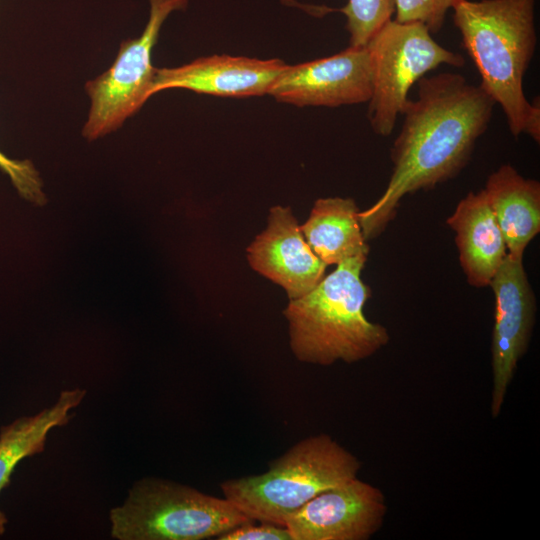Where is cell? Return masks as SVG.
Instances as JSON below:
<instances>
[{"label":"cell","instance_id":"15","mask_svg":"<svg viewBox=\"0 0 540 540\" xmlns=\"http://www.w3.org/2000/svg\"><path fill=\"white\" fill-rule=\"evenodd\" d=\"M359 212L352 198L316 200L300 229L313 252L326 265L368 255L369 246L362 232Z\"/></svg>","mask_w":540,"mask_h":540},{"label":"cell","instance_id":"13","mask_svg":"<svg viewBox=\"0 0 540 540\" xmlns=\"http://www.w3.org/2000/svg\"><path fill=\"white\" fill-rule=\"evenodd\" d=\"M446 223L455 233L467 282L476 288L489 286L508 252L484 190L462 198Z\"/></svg>","mask_w":540,"mask_h":540},{"label":"cell","instance_id":"12","mask_svg":"<svg viewBox=\"0 0 540 540\" xmlns=\"http://www.w3.org/2000/svg\"><path fill=\"white\" fill-rule=\"evenodd\" d=\"M287 66L280 59L212 55L180 67L156 68L151 94L184 88L216 96H261Z\"/></svg>","mask_w":540,"mask_h":540},{"label":"cell","instance_id":"14","mask_svg":"<svg viewBox=\"0 0 540 540\" xmlns=\"http://www.w3.org/2000/svg\"><path fill=\"white\" fill-rule=\"evenodd\" d=\"M483 190L508 254L523 257L528 244L540 231V183L503 164L489 175Z\"/></svg>","mask_w":540,"mask_h":540},{"label":"cell","instance_id":"5","mask_svg":"<svg viewBox=\"0 0 540 540\" xmlns=\"http://www.w3.org/2000/svg\"><path fill=\"white\" fill-rule=\"evenodd\" d=\"M110 519L111 535L120 540L217 538L252 521L225 497L154 478L136 482Z\"/></svg>","mask_w":540,"mask_h":540},{"label":"cell","instance_id":"8","mask_svg":"<svg viewBox=\"0 0 540 540\" xmlns=\"http://www.w3.org/2000/svg\"><path fill=\"white\" fill-rule=\"evenodd\" d=\"M489 286L495 298L490 410L492 417L497 418L518 362L530 342L535 324L536 298L523 265V257L508 253Z\"/></svg>","mask_w":540,"mask_h":540},{"label":"cell","instance_id":"11","mask_svg":"<svg viewBox=\"0 0 540 540\" xmlns=\"http://www.w3.org/2000/svg\"><path fill=\"white\" fill-rule=\"evenodd\" d=\"M254 270L282 286L290 300L310 292L326 264L313 252L290 208L270 209L267 228L247 248Z\"/></svg>","mask_w":540,"mask_h":540},{"label":"cell","instance_id":"9","mask_svg":"<svg viewBox=\"0 0 540 540\" xmlns=\"http://www.w3.org/2000/svg\"><path fill=\"white\" fill-rule=\"evenodd\" d=\"M386 513L384 493L356 477L309 500L285 527L292 540H367L380 530Z\"/></svg>","mask_w":540,"mask_h":540},{"label":"cell","instance_id":"19","mask_svg":"<svg viewBox=\"0 0 540 540\" xmlns=\"http://www.w3.org/2000/svg\"><path fill=\"white\" fill-rule=\"evenodd\" d=\"M0 169L9 176L22 198L37 205L46 202L41 178L30 160L11 159L0 151Z\"/></svg>","mask_w":540,"mask_h":540},{"label":"cell","instance_id":"16","mask_svg":"<svg viewBox=\"0 0 540 540\" xmlns=\"http://www.w3.org/2000/svg\"><path fill=\"white\" fill-rule=\"evenodd\" d=\"M85 394V390L78 388L62 391L51 407L1 426L0 493L9 485L11 475L21 460L44 450L49 431L69 422L73 416L70 411L81 403ZM7 522L0 509V535L5 533Z\"/></svg>","mask_w":540,"mask_h":540},{"label":"cell","instance_id":"7","mask_svg":"<svg viewBox=\"0 0 540 540\" xmlns=\"http://www.w3.org/2000/svg\"><path fill=\"white\" fill-rule=\"evenodd\" d=\"M150 14L143 33L120 45L118 55L104 73L85 84L90 110L82 134L96 140L122 126L152 96L156 68L152 49L168 15L187 6V0H149Z\"/></svg>","mask_w":540,"mask_h":540},{"label":"cell","instance_id":"3","mask_svg":"<svg viewBox=\"0 0 540 540\" xmlns=\"http://www.w3.org/2000/svg\"><path fill=\"white\" fill-rule=\"evenodd\" d=\"M366 260L367 255H359L340 262L310 292L290 300L284 314L298 360L322 366L354 363L388 344L386 327L363 312L371 294L361 279Z\"/></svg>","mask_w":540,"mask_h":540},{"label":"cell","instance_id":"20","mask_svg":"<svg viewBox=\"0 0 540 540\" xmlns=\"http://www.w3.org/2000/svg\"><path fill=\"white\" fill-rule=\"evenodd\" d=\"M218 540H292L288 529L284 526L261 522L254 525L253 521L237 526L220 536Z\"/></svg>","mask_w":540,"mask_h":540},{"label":"cell","instance_id":"6","mask_svg":"<svg viewBox=\"0 0 540 540\" xmlns=\"http://www.w3.org/2000/svg\"><path fill=\"white\" fill-rule=\"evenodd\" d=\"M420 22H386L365 45L371 60L372 94L367 117L375 134L389 136L404 111L411 86L442 64L464 58L439 45Z\"/></svg>","mask_w":540,"mask_h":540},{"label":"cell","instance_id":"4","mask_svg":"<svg viewBox=\"0 0 540 540\" xmlns=\"http://www.w3.org/2000/svg\"><path fill=\"white\" fill-rule=\"evenodd\" d=\"M358 458L327 434L296 443L262 474L229 479L224 497L250 520L284 526L318 494L357 477Z\"/></svg>","mask_w":540,"mask_h":540},{"label":"cell","instance_id":"17","mask_svg":"<svg viewBox=\"0 0 540 540\" xmlns=\"http://www.w3.org/2000/svg\"><path fill=\"white\" fill-rule=\"evenodd\" d=\"M347 19L350 46L362 47L395 14V0H348L338 9Z\"/></svg>","mask_w":540,"mask_h":540},{"label":"cell","instance_id":"18","mask_svg":"<svg viewBox=\"0 0 540 540\" xmlns=\"http://www.w3.org/2000/svg\"><path fill=\"white\" fill-rule=\"evenodd\" d=\"M454 0H395V19L398 22H420L431 33L441 30L446 13Z\"/></svg>","mask_w":540,"mask_h":540},{"label":"cell","instance_id":"10","mask_svg":"<svg viewBox=\"0 0 540 540\" xmlns=\"http://www.w3.org/2000/svg\"><path fill=\"white\" fill-rule=\"evenodd\" d=\"M268 94L277 101L299 107H338L368 102L372 94L369 52L366 46H349L326 58L288 65Z\"/></svg>","mask_w":540,"mask_h":540},{"label":"cell","instance_id":"2","mask_svg":"<svg viewBox=\"0 0 540 540\" xmlns=\"http://www.w3.org/2000/svg\"><path fill=\"white\" fill-rule=\"evenodd\" d=\"M453 22L480 76L515 137L540 141L539 99L528 102L523 77L535 53V0H454Z\"/></svg>","mask_w":540,"mask_h":540},{"label":"cell","instance_id":"1","mask_svg":"<svg viewBox=\"0 0 540 540\" xmlns=\"http://www.w3.org/2000/svg\"><path fill=\"white\" fill-rule=\"evenodd\" d=\"M495 102L459 73L418 80L390 150L392 172L382 196L359 212L365 240L378 237L394 219L402 198L456 177L489 126Z\"/></svg>","mask_w":540,"mask_h":540}]
</instances>
